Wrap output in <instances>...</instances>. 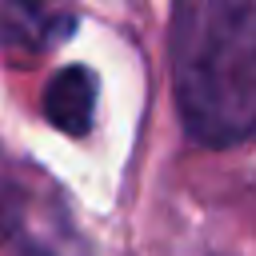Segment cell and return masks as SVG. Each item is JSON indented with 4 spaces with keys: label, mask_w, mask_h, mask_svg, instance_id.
Instances as JSON below:
<instances>
[{
    "label": "cell",
    "mask_w": 256,
    "mask_h": 256,
    "mask_svg": "<svg viewBox=\"0 0 256 256\" xmlns=\"http://www.w3.org/2000/svg\"><path fill=\"white\" fill-rule=\"evenodd\" d=\"M168 60L180 124L200 148H236L256 136L252 0H176Z\"/></svg>",
    "instance_id": "1"
},
{
    "label": "cell",
    "mask_w": 256,
    "mask_h": 256,
    "mask_svg": "<svg viewBox=\"0 0 256 256\" xmlns=\"http://www.w3.org/2000/svg\"><path fill=\"white\" fill-rule=\"evenodd\" d=\"M92 112H96V80L84 64H68L64 72L52 76V84L44 88V116L68 132V136H84L92 128Z\"/></svg>",
    "instance_id": "2"
},
{
    "label": "cell",
    "mask_w": 256,
    "mask_h": 256,
    "mask_svg": "<svg viewBox=\"0 0 256 256\" xmlns=\"http://www.w3.org/2000/svg\"><path fill=\"white\" fill-rule=\"evenodd\" d=\"M20 216H24V196H20V184L12 180V172L0 156V244L12 240V232L20 228Z\"/></svg>",
    "instance_id": "3"
}]
</instances>
